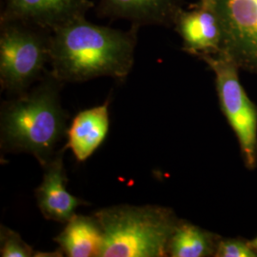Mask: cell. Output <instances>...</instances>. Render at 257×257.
I'll list each match as a JSON object with an SVG mask.
<instances>
[{
	"label": "cell",
	"instance_id": "cell-17",
	"mask_svg": "<svg viewBox=\"0 0 257 257\" xmlns=\"http://www.w3.org/2000/svg\"><path fill=\"white\" fill-rule=\"evenodd\" d=\"M251 247H253V248L257 249V237L251 242Z\"/></svg>",
	"mask_w": 257,
	"mask_h": 257
},
{
	"label": "cell",
	"instance_id": "cell-6",
	"mask_svg": "<svg viewBox=\"0 0 257 257\" xmlns=\"http://www.w3.org/2000/svg\"><path fill=\"white\" fill-rule=\"evenodd\" d=\"M214 12L222 32L221 53L257 72V0H217Z\"/></svg>",
	"mask_w": 257,
	"mask_h": 257
},
{
	"label": "cell",
	"instance_id": "cell-5",
	"mask_svg": "<svg viewBox=\"0 0 257 257\" xmlns=\"http://www.w3.org/2000/svg\"><path fill=\"white\" fill-rule=\"evenodd\" d=\"M215 74L221 105L235 132L249 167L256 162L257 110L239 82L236 64L221 53L218 57L200 55Z\"/></svg>",
	"mask_w": 257,
	"mask_h": 257
},
{
	"label": "cell",
	"instance_id": "cell-7",
	"mask_svg": "<svg viewBox=\"0 0 257 257\" xmlns=\"http://www.w3.org/2000/svg\"><path fill=\"white\" fill-rule=\"evenodd\" d=\"M92 0H6L0 21H20L53 32L86 18Z\"/></svg>",
	"mask_w": 257,
	"mask_h": 257
},
{
	"label": "cell",
	"instance_id": "cell-10",
	"mask_svg": "<svg viewBox=\"0 0 257 257\" xmlns=\"http://www.w3.org/2000/svg\"><path fill=\"white\" fill-rule=\"evenodd\" d=\"M110 100L79 111L67 132V143L78 162H84L101 146L110 128Z\"/></svg>",
	"mask_w": 257,
	"mask_h": 257
},
{
	"label": "cell",
	"instance_id": "cell-11",
	"mask_svg": "<svg viewBox=\"0 0 257 257\" xmlns=\"http://www.w3.org/2000/svg\"><path fill=\"white\" fill-rule=\"evenodd\" d=\"M175 23L189 53L209 55L220 50L222 32L213 10L200 6L199 9L192 12L180 11Z\"/></svg>",
	"mask_w": 257,
	"mask_h": 257
},
{
	"label": "cell",
	"instance_id": "cell-16",
	"mask_svg": "<svg viewBox=\"0 0 257 257\" xmlns=\"http://www.w3.org/2000/svg\"><path fill=\"white\" fill-rule=\"evenodd\" d=\"M216 1L217 0H201V7L214 11L215 5H216Z\"/></svg>",
	"mask_w": 257,
	"mask_h": 257
},
{
	"label": "cell",
	"instance_id": "cell-15",
	"mask_svg": "<svg viewBox=\"0 0 257 257\" xmlns=\"http://www.w3.org/2000/svg\"><path fill=\"white\" fill-rule=\"evenodd\" d=\"M218 257H255L256 253L248 244L238 240H226L219 243L215 251Z\"/></svg>",
	"mask_w": 257,
	"mask_h": 257
},
{
	"label": "cell",
	"instance_id": "cell-13",
	"mask_svg": "<svg viewBox=\"0 0 257 257\" xmlns=\"http://www.w3.org/2000/svg\"><path fill=\"white\" fill-rule=\"evenodd\" d=\"M212 250V238L209 232L191 223L178 221L169 243L170 256H207Z\"/></svg>",
	"mask_w": 257,
	"mask_h": 257
},
{
	"label": "cell",
	"instance_id": "cell-12",
	"mask_svg": "<svg viewBox=\"0 0 257 257\" xmlns=\"http://www.w3.org/2000/svg\"><path fill=\"white\" fill-rule=\"evenodd\" d=\"M54 241L66 256L99 257L103 232L94 215L74 214Z\"/></svg>",
	"mask_w": 257,
	"mask_h": 257
},
{
	"label": "cell",
	"instance_id": "cell-1",
	"mask_svg": "<svg viewBox=\"0 0 257 257\" xmlns=\"http://www.w3.org/2000/svg\"><path fill=\"white\" fill-rule=\"evenodd\" d=\"M139 28L124 31L80 18L55 29L50 41L51 74L63 84L98 77L125 81L135 63Z\"/></svg>",
	"mask_w": 257,
	"mask_h": 257
},
{
	"label": "cell",
	"instance_id": "cell-3",
	"mask_svg": "<svg viewBox=\"0 0 257 257\" xmlns=\"http://www.w3.org/2000/svg\"><path fill=\"white\" fill-rule=\"evenodd\" d=\"M103 232L99 257L168 256L178 223L171 209L156 205H117L93 213Z\"/></svg>",
	"mask_w": 257,
	"mask_h": 257
},
{
	"label": "cell",
	"instance_id": "cell-14",
	"mask_svg": "<svg viewBox=\"0 0 257 257\" xmlns=\"http://www.w3.org/2000/svg\"><path fill=\"white\" fill-rule=\"evenodd\" d=\"M36 251L21 238L19 232L6 226L0 227V255L2 257L35 256Z\"/></svg>",
	"mask_w": 257,
	"mask_h": 257
},
{
	"label": "cell",
	"instance_id": "cell-9",
	"mask_svg": "<svg viewBox=\"0 0 257 257\" xmlns=\"http://www.w3.org/2000/svg\"><path fill=\"white\" fill-rule=\"evenodd\" d=\"M182 0H100L97 13L103 18L126 19L132 25L175 23Z\"/></svg>",
	"mask_w": 257,
	"mask_h": 257
},
{
	"label": "cell",
	"instance_id": "cell-2",
	"mask_svg": "<svg viewBox=\"0 0 257 257\" xmlns=\"http://www.w3.org/2000/svg\"><path fill=\"white\" fill-rule=\"evenodd\" d=\"M63 83L45 72L35 87L4 101L0 111L2 153H25L41 167L57 152V144L67 137L68 114L60 102Z\"/></svg>",
	"mask_w": 257,
	"mask_h": 257
},
{
	"label": "cell",
	"instance_id": "cell-4",
	"mask_svg": "<svg viewBox=\"0 0 257 257\" xmlns=\"http://www.w3.org/2000/svg\"><path fill=\"white\" fill-rule=\"evenodd\" d=\"M51 31L20 21H0V84L17 96L29 91L50 63Z\"/></svg>",
	"mask_w": 257,
	"mask_h": 257
},
{
	"label": "cell",
	"instance_id": "cell-8",
	"mask_svg": "<svg viewBox=\"0 0 257 257\" xmlns=\"http://www.w3.org/2000/svg\"><path fill=\"white\" fill-rule=\"evenodd\" d=\"M66 148L55 153L54 157L43 166L42 182L35 191L37 206L48 220L66 224L79 206L89 205L84 199L75 197L67 191L68 178L64 166Z\"/></svg>",
	"mask_w": 257,
	"mask_h": 257
}]
</instances>
